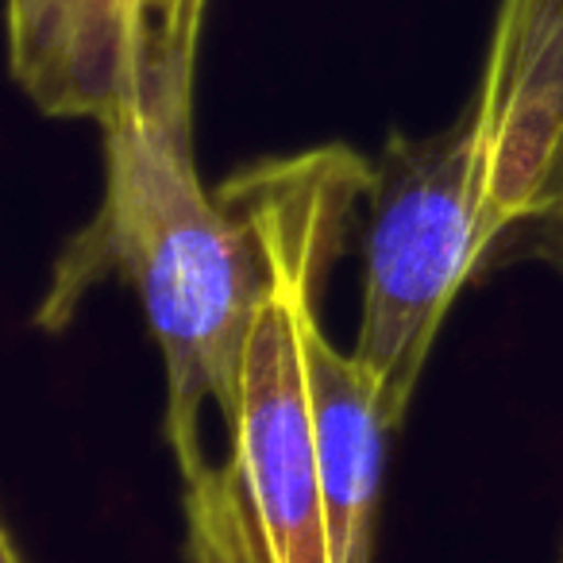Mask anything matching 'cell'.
<instances>
[{
    "label": "cell",
    "mask_w": 563,
    "mask_h": 563,
    "mask_svg": "<svg viewBox=\"0 0 563 563\" xmlns=\"http://www.w3.org/2000/svg\"><path fill=\"white\" fill-rule=\"evenodd\" d=\"M104 135V197L55 263L40 329L70 324L93 282L124 278L166 371L163 437L181 478H197L201 417L240 406L247 347L266 298V258L247 212L209 194L194 155V78L158 81Z\"/></svg>",
    "instance_id": "6da1fadb"
},
{
    "label": "cell",
    "mask_w": 563,
    "mask_h": 563,
    "mask_svg": "<svg viewBox=\"0 0 563 563\" xmlns=\"http://www.w3.org/2000/svg\"><path fill=\"white\" fill-rule=\"evenodd\" d=\"M371 163L313 147L235 174L220 194L247 212L266 258V298L228 417V460L186 483L189 563H336L317 463L301 321L344 247Z\"/></svg>",
    "instance_id": "7a4b0ae2"
},
{
    "label": "cell",
    "mask_w": 563,
    "mask_h": 563,
    "mask_svg": "<svg viewBox=\"0 0 563 563\" xmlns=\"http://www.w3.org/2000/svg\"><path fill=\"white\" fill-rule=\"evenodd\" d=\"M498 232L467 109L432 135H390L371 163L355 363L398 429L452 301Z\"/></svg>",
    "instance_id": "3957f363"
},
{
    "label": "cell",
    "mask_w": 563,
    "mask_h": 563,
    "mask_svg": "<svg viewBox=\"0 0 563 563\" xmlns=\"http://www.w3.org/2000/svg\"><path fill=\"white\" fill-rule=\"evenodd\" d=\"M498 240L552 224L563 263V0H498L478 89L463 104Z\"/></svg>",
    "instance_id": "277c9868"
},
{
    "label": "cell",
    "mask_w": 563,
    "mask_h": 563,
    "mask_svg": "<svg viewBox=\"0 0 563 563\" xmlns=\"http://www.w3.org/2000/svg\"><path fill=\"white\" fill-rule=\"evenodd\" d=\"M9 63L43 117L109 124L143 93V0H43Z\"/></svg>",
    "instance_id": "5b68a950"
},
{
    "label": "cell",
    "mask_w": 563,
    "mask_h": 563,
    "mask_svg": "<svg viewBox=\"0 0 563 563\" xmlns=\"http://www.w3.org/2000/svg\"><path fill=\"white\" fill-rule=\"evenodd\" d=\"M301 347H306V386L309 406H313L332 560L371 563L390 424L378 413L375 390L355 355L340 352L321 329L317 301H309L306 321H301Z\"/></svg>",
    "instance_id": "8992f818"
},
{
    "label": "cell",
    "mask_w": 563,
    "mask_h": 563,
    "mask_svg": "<svg viewBox=\"0 0 563 563\" xmlns=\"http://www.w3.org/2000/svg\"><path fill=\"white\" fill-rule=\"evenodd\" d=\"M209 0H143V89L158 78H194Z\"/></svg>",
    "instance_id": "52a82bcc"
},
{
    "label": "cell",
    "mask_w": 563,
    "mask_h": 563,
    "mask_svg": "<svg viewBox=\"0 0 563 563\" xmlns=\"http://www.w3.org/2000/svg\"><path fill=\"white\" fill-rule=\"evenodd\" d=\"M43 0H9V40H20L40 16Z\"/></svg>",
    "instance_id": "ba28073f"
}]
</instances>
